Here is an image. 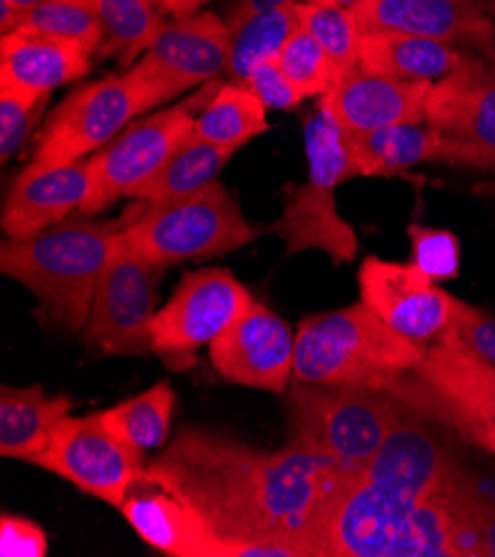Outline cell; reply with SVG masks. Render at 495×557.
I'll use <instances>...</instances> for the list:
<instances>
[{
  "mask_svg": "<svg viewBox=\"0 0 495 557\" xmlns=\"http://www.w3.org/2000/svg\"><path fill=\"white\" fill-rule=\"evenodd\" d=\"M356 473L294 442L262 451L187 424L143 484L181 499L234 557H315L326 511Z\"/></svg>",
  "mask_w": 495,
  "mask_h": 557,
  "instance_id": "6da1fadb",
  "label": "cell"
},
{
  "mask_svg": "<svg viewBox=\"0 0 495 557\" xmlns=\"http://www.w3.org/2000/svg\"><path fill=\"white\" fill-rule=\"evenodd\" d=\"M456 462L413 411L334 497L315 557H396L413 511Z\"/></svg>",
  "mask_w": 495,
  "mask_h": 557,
  "instance_id": "7a4b0ae2",
  "label": "cell"
},
{
  "mask_svg": "<svg viewBox=\"0 0 495 557\" xmlns=\"http://www.w3.org/2000/svg\"><path fill=\"white\" fill-rule=\"evenodd\" d=\"M127 225V215L94 220L74 211L36 236L8 238L0 271L36 296L47 322L85 331L102 267Z\"/></svg>",
  "mask_w": 495,
  "mask_h": 557,
  "instance_id": "3957f363",
  "label": "cell"
},
{
  "mask_svg": "<svg viewBox=\"0 0 495 557\" xmlns=\"http://www.w3.org/2000/svg\"><path fill=\"white\" fill-rule=\"evenodd\" d=\"M424 347L400 336L362 300L302 318L296 336L294 380L384 388L411 371Z\"/></svg>",
  "mask_w": 495,
  "mask_h": 557,
  "instance_id": "277c9868",
  "label": "cell"
},
{
  "mask_svg": "<svg viewBox=\"0 0 495 557\" xmlns=\"http://www.w3.org/2000/svg\"><path fill=\"white\" fill-rule=\"evenodd\" d=\"M382 392L394 394L422 420L443 424L471 447L495 456V369L462 343L454 322L424 347L411 371Z\"/></svg>",
  "mask_w": 495,
  "mask_h": 557,
  "instance_id": "5b68a950",
  "label": "cell"
},
{
  "mask_svg": "<svg viewBox=\"0 0 495 557\" xmlns=\"http://www.w3.org/2000/svg\"><path fill=\"white\" fill-rule=\"evenodd\" d=\"M409 409L394 394L371 386L296 382L287 394L289 442L364 469Z\"/></svg>",
  "mask_w": 495,
  "mask_h": 557,
  "instance_id": "8992f818",
  "label": "cell"
},
{
  "mask_svg": "<svg viewBox=\"0 0 495 557\" xmlns=\"http://www.w3.org/2000/svg\"><path fill=\"white\" fill-rule=\"evenodd\" d=\"M305 151L309 178L285 187L283 213L271 230L285 240L287 253L322 251L336 264L351 262L358 236L338 211L336 189L356 174L345 132L320 109L305 121Z\"/></svg>",
  "mask_w": 495,
  "mask_h": 557,
  "instance_id": "52a82bcc",
  "label": "cell"
},
{
  "mask_svg": "<svg viewBox=\"0 0 495 557\" xmlns=\"http://www.w3.org/2000/svg\"><path fill=\"white\" fill-rule=\"evenodd\" d=\"M138 205L125 213L129 220L125 238L162 267L232 253L264 232L251 225L227 187L218 181L181 198Z\"/></svg>",
  "mask_w": 495,
  "mask_h": 557,
  "instance_id": "ba28073f",
  "label": "cell"
},
{
  "mask_svg": "<svg viewBox=\"0 0 495 557\" xmlns=\"http://www.w3.org/2000/svg\"><path fill=\"white\" fill-rule=\"evenodd\" d=\"M168 269L136 251L123 232L98 277L83 343L107 356H151L158 285Z\"/></svg>",
  "mask_w": 495,
  "mask_h": 557,
  "instance_id": "9c48e42d",
  "label": "cell"
},
{
  "mask_svg": "<svg viewBox=\"0 0 495 557\" xmlns=\"http://www.w3.org/2000/svg\"><path fill=\"white\" fill-rule=\"evenodd\" d=\"M223 83L213 81L185 104L160 109L129 123L112 143L91 156V191L81 207L85 215H96L112 207L119 198H136L138 191L162 170L176 147L194 132L200 107L213 98Z\"/></svg>",
  "mask_w": 495,
  "mask_h": 557,
  "instance_id": "30bf717a",
  "label": "cell"
},
{
  "mask_svg": "<svg viewBox=\"0 0 495 557\" xmlns=\"http://www.w3.org/2000/svg\"><path fill=\"white\" fill-rule=\"evenodd\" d=\"M145 111V94L129 70L85 83L53 109L25 166L47 170L89 158Z\"/></svg>",
  "mask_w": 495,
  "mask_h": 557,
  "instance_id": "8fae6325",
  "label": "cell"
},
{
  "mask_svg": "<svg viewBox=\"0 0 495 557\" xmlns=\"http://www.w3.org/2000/svg\"><path fill=\"white\" fill-rule=\"evenodd\" d=\"M251 294L227 269L187 271L151 322L153 354L170 371H189L196 354L211 345L245 309Z\"/></svg>",
  "mask_w": 495,
  "mask_h": 557,
  "instance_id": "7c38bea8",
  "label": "cell"
},
{
  "mask_svg": "<svg viewBox=\"0 0 495 557\" xmlns=\"http://www.w3.org/2000/svg\"><path fill=\"white\" fill-rule=\"evenodd\" d=\"M145 451L119 440L100 413L67 416L53 429L47 449L29 465L72 482L87 495L121 509L134 484L145 480Z\"/></svg>",
  "mask_w": 495,
  "mask_h": 557,
  "instance_id": "4fadbf2b",
  "label": "cell"
},
{
  "mask_svg": "<svg viewBox=\"0 0 495 557\" xmlns=\"http://www.w3.org/2000/svg\"><path fill=\"white\" fill-rule=\"evenodd\" d=\"M227 21L198 10L164 23L129 72L145 94L147 111H151L198 85L213 83L218 74L227 72Z\"/></svg>",
  "mask_w": 495,
  "mask_h": 557,
  "instance_id": "5bb4252c",
  "label": "cell"
},
{
  "mask_svg": "<svg viewBox=\"0 0 495 557\" xmlns=\"http://www.w3.org/2000/svg\"><path fill=\"white\" fill-rule=\"evenodd\" d=\"M209 360L223 380L281 396L294 377L296 336L287 320L253 300L209 345Z\"/></svg>",
  "mask_w": 495,
  "mask_h": 557,
  "instance_id": "9a60e30c",
  "label": "cell"
},
{
  "mask_svg": "<svg viewBox=\"0 0 495 557\" xmlns=\"http://www.w3.org/2000/svg\"><path fill=\"white\" fill-rule=\"evenodd\" d=\"M358 287L360 300L380 320L422 347L437 341L454 322L456 296L435 287L411 262L367 256L358 269Z\"/></svg>",
  "mask_w": 495,
  "mask_h": 557,
  "instance_id": "2e32d148",
  "label": "cell"
},
{
  "mask_svg": "<svg viewBox=\"0 0 495 557\" xmlns=\"http://www.w3.org/2000/svg\"><path fill=\"white\" fill-rule=\"evenodd\" d=\"M351 12L362 34H413L495 61V23L478 0H362Z\"/></svg>",
  "mask_w": 495,
  "mask_h": 557,
  "instance_id": "e0dca14e",
  "label": "cell"
},
{
  "mask_svg": "<svg viewBox=\"0 0 495 557\" xmlns=\"http://www.w3.org/2000/svg\"><path fill=\"white\" fill-rule=\"evenodd\" d=\"M431 87L433 83L400 81L356 67L341 74L332 89L320 96L318 109L345 134L422 125Z\"/></svg>",
  "mask_w": 495,
  "mask_h": 557,
  "instance_id": "ac0fdd59",
  "label": "cell"
},
{
  "mask_svg": "<svg viewBox=\"0 0 495 557\" xmlns=\"http://www.w3.org/2000/svg\"><path fill=\"white\" fill-rule=\"evenodd\" d=\"M91 183V156L47 170L23 166L3 202V232L8 238H29L59 225L81 211Z\"/></svg>",
  "mask_w": 495,
  "mask_h": 557,
  "instance_id": "d6986e66",
  "label": "cell"
},
{
  "mask_svg": "<svg viewBox=\"0 0 495 557\" xmlns=\"http://www.w3.org/2000/svg\"><path fill=\"white\" fill-rule=\"evenodd\" d=\"M426 125L465 143L495 147V61L471 53L460 70L433 83Z\"/></svg>",
  "mask_w": 495,
  "mask_h": 557,
  "instance_id": "ffe728a7",
  "label": "cell"
},
{
  "mask_svg": "<svg viewBox=\"0 0 495 557\" xmlns=\"http://www.w3.org/2000/svg\"><path fill=\"white\" fill-rule=\"evenodd\" d=\"M121 511L134 531L164 555L234 557L232 546L218 540L189 507L168 491L129 495Z\"/></svg>",
  "mask_w": 495,
  "mask_h": 557,
  "instance_id": "44dd1931",
  "label": "cell"
},
{
  "mask_svg": "<svg viewBox=\"0 0 495 557\" xmlns=\"http://www.w3.org/2000/svg\"><path fill=\"white\" fill-rule=\"evenodd\" d=\"M89 70L91 55L74 45L16 32L0 36V87L40 98L87 76Z\"/></svg>",
  "mask_w": 495,
  "mask_h": 557,
  "instance_id": "7402d4cb",
  "label": "cell"
},
{
  "mask_svg": "<svg viewBox=\"0 0 495 557\" xmlns=\"http://www.w3.org/2000/svg\"><path fill=\"white\" fill-rule=\"evenodd\" d=\"M469 55L471 51L413 34L367 32L362 34L360 67L400 81L437 83L460 70Z\"/></svg>",
  "mask_w": 495,
  "mask_h": 557,
  "instance_id": "603a6c76",
  "label": "cell"
},
{
  "mask_svg": "<svg viewBox=\"0 0 495 557\" xmlns=\"http://www.w3.org/2000/svg\"><path fill=\"white\" fill-rule=\"evenodd\" d=\"M72 411L70 396H45L42 386L0 388V456L32 462Z\"/></svg>",
  "mask_w": 495,
  "mask_h": 557,
  "instance_id": "cb8c5ba5",
  "label": "cell"
},
{
  "mask_svg": "<svg viewBox=\"0 0 495 557\" xmlns=\"http://www.w3.org/2000/svg\"><path fill=\"white\" fill-rule=\"evenodd\" d=\"M443 134L422 125H396L378 132L345 134V145L354 164L356 178L360 176H396L411 166L440 160Z\"/></svg>",
  "mask_w": 495,
  "mask_h": 557,
  "instance_id": "d4e9b609",
  "label": "cell"
},
{
  "mask_svg": "<svg viewBox=\"0 0 495 557\" xmlns=\"http://www.w3.org/2000/svg\"><path fill=\"white\" fill-rule=\"evenodd\" d=\"M298 27V0L230 25L227 81L245 85L262 63L279 61L283 47Z\"/></svg>",
  "mask_w": 495,
  "mask_h": 557,
  "instance_id": "484cf974",
  "label": "cell"
},
{
  "mask_svg": "<svg viewBox=\"0 0 495 557\" xmlns=\"http://www.w3.org/2000/svg\"><path fill=\"white\" fill-rule=\"evenodd\" d=\"M94 10L100 25L96 59L121 67H134L168 23L151 0H94Z\"/></svg>",
  "mask_w": 495,
  "mask_h": 557,
  "instance_id": "4316f807",
  "label": "cell"
},
{
  "mask_svg": "<svg viewBox=\"0 0 495 557\" xmlns=\"http://www.w3.org/2000/svg\"><path fill=\"white\" fill-rule=\"evenodd\" d=\"M236 151L238 149L207 143L191 132L134 200L143 205H156L198 191L215 181V176L225 170V164Z\"/></svg>",
  "mask_w": 495,
  "mask_h": 557,
  "instance_id": "83f0119b",
  "label": "cell"
},
{
  "mask_svg": "<svg viewBox=\"0 0 495 557\" xmlns=\"http://www.w3.org/2000/svg\"><path fill=\"white\" fill-rule=\"evenodd\" d=\"M269 129L267 107L243 85L223 83L196 119L194 134L218 147L240 149Z\"/></svg>",
  "mask_w": 495,
  "mask_h": 557,
  "instance_id": "f1b7e54d",
  "label": "cell"
},
{
  "mask_svg": "<svg viewBox=\"0 0 495 557\" xmlns=\"http://www.w3.org/2000/svg\"><path fill=\"white\" fill-rule=\"evenodd\" d=\"M176 396L170 382H158L147 392L100 413L102 424L119 440L140 451L158 449L170 435Z\"/></svg>",
  "mask_w": 495,
  "mask_h": 557,
  "instance_id": "f546056e",
  "label": "cell"
},
{
  "mask_svg": "<svg viewBox=\"0 0 495 557\" xmlns=\"http://www.w3.org/2000/svg\"><path fill=\"white\" fill-rule=\"evenodd\" d=\"M16 34L59 40L96 55L100 45V25L94 0H47L25 10Z\"/></svg>",
  "mask_w": 495,
  "mask_h": 557,
  "instance_id": "4dcf8cb0",
  "label": "cell"
},
{
  "mask_svg": "<svg viewBox=\"0 0 495 557\" xmlns=\"http://www.w3.org/2000/svg\"><path fill=\"white\" fill-rule=\"evenodd\" d=\"M298 18L334 61L338 76L360 67L362 29L351 10L298 3Z\"/></svg>",
  "mask_w": 495,
  "mask_h": 557,
  "instance_id": "1f68e13d",
  "label": "cell"
},
{
  "mask_svg": "<svg viewBox=\"0 0 495 557\" xmlns=\"http://www.w3.org/2000/svg\"><path fill=\"white\" fill-rule=\"evenodd\" d=\"M279 65L305 98L326 94L338 78L334 61L305 27L292 34L279 55Z\"/></svg>",
  "mask_w": 495,
  "mask_h": 557,
  "instance_id": "d6a6232c",
  "label": "cell"
},
{
  "mask_svg": "<svg viewBox=\"0 0 495 557\" xmlns=\"http://www.w3.org/2000/svg\"><path fill=\"white\" fill-rule=\"evenodd\" d=\"M411 264L422 271L429 281L445 283L460 273V240L449 230H433L424 225H409Z\"/></svg>",
  "mask_w": 495,
  "mask_h": 557,
  "instance_id": "836d02e7",
  "label": "cell"
},
{
  "mask_svg": "<svg viewBox=\"0 0 495 557\" xmlns=\"http://www.w3.org/2000/svg\"><path fill=\"white\" fill-rule=\"evenodd\" d=\"M49 102L47 96H32L12 87H0V158L10 162L38 127Z\"/></svg>",
  "mask_w": 495,
  "mask_h": 557,
  "instance_id": "e575fe53",
  "label": "cell"
},
{
  "mask_svg": "<svg viewBox=\"0 0 495 557\" xmlns=\"http://www.w3.org/2000/svg\"><path fill=\"white\" fill-rule=\"evenodd\" d=\"M454 326L462 343L495 369V315L456 298Z\"/></svg>",
  "mask_w": 495,
  "mask_h": 557,
  "instance_id": "d590c367",
  "label": "cell"
},
{
  "mask_svg": "<svg viewBox=\"0 0 495 557\" xmlns=\"http://www.w3.org/2000/svg\"><path fill=\"white\" fill-rule=\"evenodd\" d=\"M249 91H253L267 109H279V111H292L302 102V94L296 89V85L287 78L279 61H267L262 63L249 81L243 85Z\"/></svg>",
  "mask_w": 495,
  "mask_h": 557,
  "instance_id": "8d00e7d4",
  "label": "cell"
},
{
  "mask_svg": "<svg viewBox=\"0 0 495 557\" xmlns=\"http://www.w3.org/2000/svg\"><path fill=\"white\" fill-rule=\"evenodd\" d=\"M0 555L3 557H45L47 535L45 531L18 516L0 518Z\"/></svg>",
  "mask_w": 495,
  "mask_h": 557,
  "instance_id": "74e56055",
  "label": "cell"
},
{
  "mask_svg": "<svg viewBox=\"0 0 495 557\" xmlns=\"http://www.w3.org/2000/svg\"><path fill=\"white\" fill-rule=\"evenodd\" d=\"M285 3H289V0H236V5L232 8V12L225 21H227V25H234V23L247 18V16H253L258 12L279 8V5H285Z\"/></svg>",
  "mask_w": 495,
  "mask_h": 557,
  "instance_id": "f35d334b",
  "label": "cell"
},
{
  "mask_svg": "<svg viewBox=\"0 0 495 557\" xmlns=\"http://www.w3.org/2000/svg\"><path fill=\"white\" fill-rule=\"evenodd\" d=\"M482 557H495V503L486 497L482 516Z\"/></svg>",
  "mask_w": 495,
  "mask_h": 557,
  "instance_id": "ab89813d",
  "label": "cell"
},
{
  "mask_svg": "<svg viewBox=\"0 0 495 557\" xmlns=\"http://www.w3.org/2000/svg\"><path fill=\"white\" fill-rule=\"evenodd\" d=\"M151 3L162 12V14H172L174 18L187 16L198 12L209 0H151Z\"/></svg>",
  "mask_w": 495,
  "mask_h": 557,
  "instance_id": "60d3db41",
  "label": "cell"
},
{
  "mask_svg": "<svg viewBox=\"0 0 495 557\" xmlns=\"http://www.w3.org/2000/svg\"><path fill=\"white\" fill-rule=\"evenodd\" d=\"M23 12L25 10L16 8L12 0H0V36L12 34V32L18 29Z\"/></svg>",
  "mask_w": 495,
  "mask_h": 557,
  "instance_id": "b9f144b4",
  "label": "cell"
},
{
  "mask_svg": "<svg viewBox=\"0 0 495 557\" xmlns=\"http://www.w3.org/2000/svg\"><path fill=\"white\" fill-rule=\"evenodd\" d=\"M305 3H313V5H326V8H345V10H354L362 0H305Z\"/></svg>",
  "mask_w": 495,
  "mask_h": 557,
  "instance_id": "7bdbcfd3",
  "label": "cell"
},
{
  "mask_svg": "<svg viewBox=\"0 0 495 557\" xmlns=\"http://www.w3.org/2000/svg\"><path fill=\"white\" fill-rule=\"evenodd\" d=\"M12 3L21 10H32V8H38V5L47 3V0H12Z\"/></svg>",
  "mask_w": 495,
  "mask_h": 557,
  "instance_id": "ee69618b",
  "label": "cell"
},
{
  "mask_svg": "<svg viewBox=\"0 0 495 557\" xmlns=\"http://www.w3.org/2000/svg\"><path fill=\"white\" fill-rule=\"evenodd\" d=\"M478 3H480V8L486 12H491V14H495V0H478Z\"/></svg>",
  "mask_w": 495,
  "mask_h": 557,
  "instance_id": "f6af8a7d",
  "label": "cell"
}]
</instances>
